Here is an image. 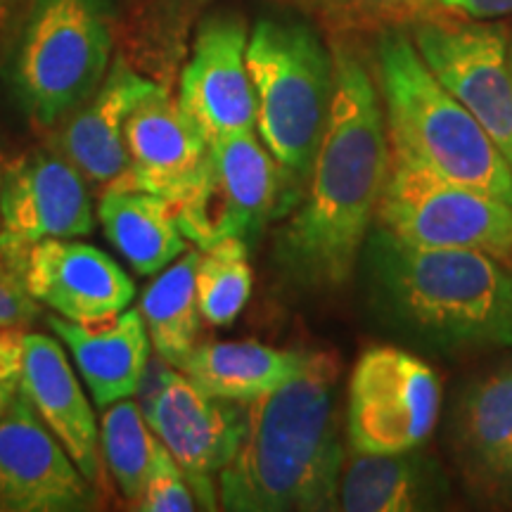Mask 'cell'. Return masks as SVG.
<instances>
[{
  "label": "cell",
  "instance_id": "27",
  "mask_svg": "<svg viewBox=\"0 0 512 512\" xmlns=\"http://www.w3.org/2000/svg\"><path fill=\"white\" fill-rule=\"evenodd\" d=\"M306 15L316 17L332 34L413 27L420 19L444 12L437 0H292Z\"/></svg>",
  "mask_w": 512,
  "mask_h": 512
},
{
  "label": "cell",
  "instance_id": "11",
  "mask_svg": "<svg viewBox=\"0 0 512 512\" xmlns=\"http://www.w3.org/2000/svg\"><path fill=\"white\" fill-rule=\"evenodd\" d=\"M147 425L188 477L197 508L219 510V475L247 430V403L204 394L164 361L152 373V392L140 401Z\"/></svg>",
  "mask_w": 512,
  "mask_h": 512
},
{
  "label": "cell",
  "instance_id": "7",
  "mask_svg": "<svg viewBox=\"0 0 512 512\" xmlns=\"http://www.w3.org/2000/svg\"><path fill=\"white\" fill-rule=\"evenodd\" d=\"M375 223L413 247L472 249L494 259L512 254L510 202L394 159Z\"/></svg>",
  "mask_w": 512,
  "mask_h": 512
},
{
  "label": "cell",
  "instance_id": "13",
  "mask_svg": "<svg viewBox=\"0 0 512 512\" xmlns=\"http://www.w3.org/2000/svg\"><path fill=\"white\" fill-rule=\"evenodd\" d=\"M247 41L245 19L233 12L209 15L197 27L176 100L207 143L256 131Z\"/></svg>",
  "mask_w": 512,
  "mask_h": 512
},
{
  "label": "cell",
  "instance_id": "10",
  "mask_svg": "<svg viewBox=\"0 0 512 512\" xmlns=\"http://www.w3.org/2000/svg\"><path fill=\"white\" fill-rule=\"evenodd\" d=\"M439 403V377L422 358L396 347L368 349L349 380V448L361 453L418 448L434 430Z\"/></svg>",
  "mask_w": 512,
  "mask_h": 512
},
{
  "label": "cell",
  "instance_id": "23",
  "mask_svg": "<svg viewBox=\"0 0 512 512\" xmlns=\"http://www.w3.org/2000/svg\"><path fill=\"white\" fill-rule=\"evenodd\" d=\"M98 219L105 238L138 275H157L188 252L174 204L136 188L100 192Z\"/></svg>",
  "mask_w": 512,
  "mask_h": 512
},
{
  "label": "cell",
  "instance_id": "16",
  "mask_svg": "<svg viewBox=\"0 0 512 512\" xmlns=\"http://www.w3.org/2000/svg\"><path fill=\"white\" fill-rule=\"evenodd\" d=\"M124 140L128 171L121 188L152 192L171 204L195 185L209 145L164 86L147 93L128 114Z\"/></svg>",
  "mask_w": 512,
  "mask_h": 512
},
{
  "label": "cell",
  "instance_id": "17",
  "mask_svg": "<svg viewBox=\"0 0 512 512\" xmlns=\"http://www.w3.org/2000/svg\"><path fill=\"white\" fill-rule=\"evenodd\" d=\"M157 86L119 57L98 91L57 126L53 147L81 171L91 188L102 192L126 183V119Z\"/></svg>",
  "mask_w": 512,
  "mask_h": 512
},
{
  "label": "cell",
  "instance_id": "22",
  "mask_svg": "<svg viewBox=\"0 0 512 512\" xmlns=\"http://www.w3.org/2000/svg\"><path fill=\"white\" fill-rule=\"evenodd\" d=\"M309 354L280 351L261 342L197 344L183 363V375L216 399L252 403L273 394L302 373Z\"/></svg>",
  "mask_w": 512,
  "mask_h": 512
},
{
  "label": "cell",
  "instance_id": "14",
  "mask_svg": "<svg viewBox=\"0 0 512 512\" xmlns=\"http://www.w3.org/2000/svg\"><path fill=\"white\" fill-rule=\"evenodd\" d=\"M98 486L43 425L19 392L0 415V512H86Z\"/></svg>",
  "mask_w": 512,
  "mask_h": 512
},
{
  "label": "cell",
  "instance_id": "28",
  "mask_svg": "<svg viewBox=\"0 0 512 512\" xmlns=\"http://www.w3.org/2000/svg\"><path fill=\"white\" fill-rule=\"evenodd\" d=\"M140 512H192L197 510L188 477L171 456L169 448L157 439L155 458L140 501L133 505Z\"/></svg>",
  "mask_w": 512,
  "mask_h": 512
},
{
  "label": "cell",
  "instance_id": "1",
  "mask_svg": "<svg viewBox=\"0 0 512 512\" xmlns=\"http://www.w3.org/2000/svg\"><path fill=\"white\" fill-rule=\"evenodd\" d=\"M335 93L304 197L275 235L287 285L335 290L354 275L389 176V143L375 74L349 36H332Z\"/></svg>",
  "mask_w": 512,
  "mask_h": 512
},
{
  "label": "cell",
  "instance_id": "26",
  "mask_svg": "<svg viewBox=\"0 0 512 512\" xmlns=\"http://www.w3.org/2000/svg\"><path fill=\"white\" fill-rule=\"evenodd\" d=\"M252 280L247 242L228 238L200 249L195 287L202 320L211 325L233 323L249 302Z\"/></svg>",
  "mask_w": 512,
  "mask_h": 512
},
{
  "label": "cell",
  "instance_id": "5",
  "mask_svg": "<svg viewBox=\"0 0 512 512\" xmlns=\"http://www.w3.org/2000/svg\"><path fill=\"white\" fill-rule=\"evenodd\" d=\"M247 69L256 133L290 197L304 192L335 93L332 48L299 19L261 17L249 31Z\"/></svg>",
  "mask_w": 512,
  "mask_h": 512
},
{
  "label": "cell",
  "instance_id": "25",
  "mask_svg": "<svg viewBox=\"0 0 512 512\" xmlns=\"http://www.w3.org/2000/svg\"><path fill=\"white\" fill-rule=\"evenodd\" d=\"M157 437L147 425L143 408L128 396L105 408L100 422V453L112 472L119 494L136 505L145 491L155 458Z\"/></svg>",
  "mask_w": 512,
  "mask_h": 512
},
{
  "label": "cell",
  "instance_id": "30",
  "mask_svg": "<svg viewBox=\"0 0 512 512\" xmlns=\"http://www.w3.org/2000/svg\"><path fill=\"white\" fill-rule=\"evenodd\" d=\"M24 366V335L19 328H0V415L19 394Z\"/></svg>",
  "mask_w": 512,
  "mask_h": 512
},
{
  "label": "cell",
  "instance_id": "3",
  "mask_svg": "<svg viewBox=\"0 0 512 512\" xmlns=\"http://www.w3.org/2000/svg\"><path fill=\"white\" fill-rule=\"evenodd\" d=\"M366 264L384 318L439 351L512 347V275L472 249H427L382 228L366 240Z\"/></svg>",
  "mask_w": 512,
  "mask_h": 512
},
{
  "label": "cell",
  "instance_id": "12",
  "mask_svg": "<svg viewBox=\"0 0 512 512\" xmlns=\"http://www.w3.org/2000/svg\"><path fill=\"white\" fill-rule=\"evenodd\" d=\"M93 228L91 185L60 150L38 147L0 169V256L10 266L36 242Z\"/></svg>",
  "mask_w": 512,
  "mask_h": 512
},
{
  "label": "cell",
  "instance_id": "31",
  "mask_svg": "<svg viewBox=\"0 0 512 512\" xmlns=\"http://www.w3.org/2000/svg\"><path fill=\"white\" fill-rule=\"evenodd\" d=\"M437 5L448 15L482 22L512 15V0H437Z\"/></svg>",
  "mask_w": 512,
  "mask_h": 512
},
{
  "label": "cell",
  "instance_id": "4",
  "mask_svg": "<svg viewBox=\"0 0 512 512\" xmlns=\"http://www.w3.org/2000/svg\"><path fill=\"white\" fill-rule=\"evenodd\" d=\"M373 69L389 159L512 204V169L503 152L430 72L411 31H377Z\"/></svg>",
  "mask_w": 512,
  "mask_h": 512
},
{
  "label": "cell",
  "instance_id": "15",
  "mask_svg": "<svg viewBox=\"0 0 512 512\" xmlns=\"http://www.w3.org/2000/svg\"><path fill=\"white\" fill-rule=\"evenodd\" d=\"M12 268L38 304L74 323L117 316L136 297L128 273L110 254L69 238L36 242Z\"/></svg>",
  "mask_w": 512,
  "mask_h": 512
},
{
  "label": "cell",
  "instance_id": "24",
  "mask_svg": "<svg viewBox=\"0 0 512 512\" xmlns=\"http://www.w3.org/2000/svg\"><path fill=\"white\" fill-rule=\"evenodd\" d=\"M197 259L200 249L183 252L147 285L138 306L152 349L176 370L183 368L200 335L202 313L195 287Z\"/></svg>",
  "mask_w": 512,
  "mask_h": 512
},
{
  "label": "cell",
  "instance_id": "34",
  "mask_svg": "<svg viewBox=\"0 0 512 512\" xmlns=\"http://www.w3.org/2000/svg\"><path fill=\"white\" fill-rule=\"evenodd\" d=\"M508 53H510V69H512V27H510V43H508Z\"/></svg>",
  "mask_w": 512,
  "mask_h": 512
},
{
  "label": "cell",
  "instance_id": "18",
  "mask_svg": "<svg viewBox=\"0 0 512 512\" xmlns=\"http://www.w3.org/2000/svg\"><path fill=\"white\" fill-rule=\"evenodd\" d=\"M19 392L64 446L88 482H102L100 427L67 354L53 337L24 335V366Z\"/></svg>",
  "mask_w": 512,
  "mask_h": 512
},
{
  "label": "cell",
  "instance_id": "19",
  "mask_svg": "<svg viewBox=\"0 0 512 512\" xmlns=\"http://www.w3.org/2000/svg\"><path fill=\"white\" fill-rule=\"evenodd\" d=\"M453 453L467 486L491 503H512V358L463 394Z\"/></svg>",
  "mask_w": 512,
  "mask_h": 512
},
{
  "label": "cell",
  "instance_id": "2",
  "mask_svg": "<svg viewBox=\"0 0 512 512\" xmlns=\"http://www.w3.org/2000/svg\"><path fill=\"white\" fill-rule=\"evenodd\" d=\"M337 361L309 354L302 373L249 406L238 451L219 475V508L233 512L339 510L344 453Z\"/></svg>",
  "mask_w": 512,
  "mask_h": 512
},
{
  "label": "cell",
  "instance_id": "21",
  "mask_svg": "<svg viewBox=\"0 0 512 512\" xmlns=\"http://www.w3.org/2000/svg\"><path fill=\"white\" fill-rule=\"evenodd\" d=\"M351 451L339 477V510L415 512L439 508L448 494L441 467L420 451Z\"/></svg>",
  "mask_w": 512,
  "mask_h": 512
},
{
  "label": "cell",
  "instance_id": "33",
  "mask_svg": "<svg viewBox=\"0 0 512 512\" xmlns=\"http://www.w3.org/2000/svg\"><path fill=\"white\" fill-rule=\"evenodd\" d=\"M12 3H15V0H0V12H3L5 8H10Z\"/></svg>",
  "mask_w": 512,
  "mask_h": 512
},
{
  "label": "cell",
  "instance_id": "29",
  "mask_svg": "<svg viewBox=\"0 0 512 512\" xmlns=\"http://www.w3.org/2000/svg\"><path fill=\"white\" fill-rule=\"evenodd\" d=\"M41 304L27 292L19 273L0 256V328H24L34 323Z\"/></svg>",
  "mask_w": 512,
  "mask_h": 512
},
{
  "label": "cell",
  "instance_id": "6",
  "mask_svg": "<svg viewBox=\"0 0 512 512\" xmlns=\"http://www.w3.org/2000/svg\"><path fill=\"white\" fill-rule=\"evenodd\" d=\"M114 0H34L10 64L27 117L57 128L98 91L112 67Z\"/></svg>",
  "mask_w": 512,
  "mask_h": 512
},
{
  "label": "cell",
  "instance_id": "8",
  "mask_svg": "<svg viewBox=\"0 0 512 512\" xmlns=\"http://www.w3.org/2000/svg\"><path fill=\"white\" fill-rule=\"evenodd\" d=\"M283 178L259 133L207 145L200 176L176 209L183 238L207 249L228 238L254 240L280 207Z\"/></svg>",
  "mask_w": 512,
  "mask_h": 512
},
{
  "label": "cell",
  "instance_id": "32",
  "mask_svg": "<svg viewBox=\"0 0 512 512\" xmlns=\"http://www.w3.org/2000/svg\"><path fill=\"white\" fill-rule=\"evenodd\" d=\"M204 3H209V0H183V8H188V12H190V10L200 8V5H204Z\"/></svg>",
  "mask_w": 512,
  "mask_h": 512
},
{
  "label": "cell",
  "instance_id": "20",
  "mask_svg": "<svg viewBox=\"0 0 512 512\" xmlns=\"http://www.w3.org/2000/svg\"><path fill=\"white\" fill-rule=\"evenodd\" d=\"M48 325L72 354L95 406L105 411L138 394L150 361V335L138 309H124L95 323L50 316Z\"/></svg>",
  "mask_w": 512,
  "mask_h": 512
},
{
  "label": "cell",
  "instance_id": "9",
  "mask_svg": "<svg viewBox=\"0 0 512 512\" xmlns=\"http://www.w3.org/2000/svg\"><path fill=\"white\" fill-rule=\"evenodd\" d=\"M408 31L430 72L482 124L512 169L510 27L439 12Z\"/></svg>",
  "mask_w": 512,
  "mask_h": 512
}]
</instances>
